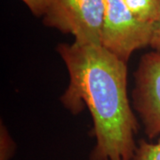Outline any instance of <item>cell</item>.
<instances>
[{
    "label": "cell",
    "instance_id": "1",
    "mask_svg": "<svg viewBox=\"0 0 160 160\" xmlns=\"http://www.w3.org/2000/svg\"><path fill=\"white\" fill-rule=\"evenodd\" d=\"M69 75L63 106L78 114L86 106L96 140L89 160H132L138 122L127 95V67L101 45L60 44Z\"/></svg>",
    "mask_w": 160,
    "mask_h": 160
},
{
    "label": "cell",
    "instance_id": "9",
    "mask_svg": "<svg viewBox=\"0 0 160 160\" xmlns=\"http://www.w3.org/2000/svg\"><path fill=\"white\" fill-rule=\"evenodd\" d=\"M150 46L154 49L155 52L160 53V6L158 18L153 24V32Z\"/></svg>",
    "mask_w": 160,
    "mask_h": 160
},
{
    "label": "cell",
    "instance_id": "8",
    "mask_svg": "<svg viewBox=\"0 0 160 160\" xmlns=\"http://www.w3.org/2000/svg\"><path fill=\"white\" fill-rule=\"evenodd\" d=\"M37 17H43L49 0H22Z\"/></svg>",
    "mask_w": 160,
    "mask_h": 160
},
{
    "label": "cell",
    "instance_id": "6",
    "mask_svg": "<svg viewBox=\"0 0 160 160\" xmlns=\"http://www.w3.org/2000/svg\"><path fill=\"white\" fill-rule=\"evenodd\" d=\"M132 160H160V139L157 142L140 141Z\"/></svg>",
    "mask_w": 160,
    "mask_h": 160
},
{
    "label": "cell",
    "instance_id": "5",
    "mask_svg": "<svg viewBox=\"0 0 160 160\" xmlns=\"http://www.w3.org/2000/svg\"><path fill=\"white\" fill-rule=\"evenodd\" d=\"M129 11L144 22L154 24L158 12L160 0H122Z\"/></svg>",
    "mask_w": 160,
    "mask_h": 160
},
{
    "label": "cell",
    "instance_id": "7",
    "mask_svg": "<svg viewBox=\"0 0 160 160\" xmlns=\"http://www.w3.org/2000/svg\"><path fill=\"white\" fill-rule=\"evenodd\" d=\"M16 150L14 141L7 131L6 127L1 124L0 128V160H10Z\"/></svg>",
    "mask_w": 160,
    "mask_h": 160
},
{
    "label": "cell",
    "instance_id": "3",
    "mask_svg": "<svg viewBox=\"0 0 160 160\" xmlns=\"http://www.w3.org/2000/svg\"><path fill=\"white\" fill-rule=\"evenodd\" d=\"M101 46L127 62L137 49L150 46L153 24L138 20L122 0H103Z\"/></svg>",
    "mask_w": 160,
    "mask_h": 160
},
{
    "label": "cell",
    "instance_id": "2",
    "mask_svg": "<svg viewBox=\"0 0 160 160\" xmlns=\"http://www.w3.org/2000/svg\"><path fill=\"white\" fill-rule=\"evenodd\" d=\"M103 0H49L43 22L75 38L80 45H101Z\"/></svg>",
    "mask_w": 160,
    "mask_h": 160
},
{
    "label": "cell",
    "instance_id": "4",
    "mask_svg": "<svg viewBox=\"0 0 160 160\" xmlns=\"http://www.w3.org/2000/svg\"><path fill=\"white\" fill-rule=\"evenodd\" d=\"M132 103L149 139L160 135V53L144 54L134 74Z\"/></svg>",
    "mask_w": 160,
    "mask_h": 160
}]
</instances>
